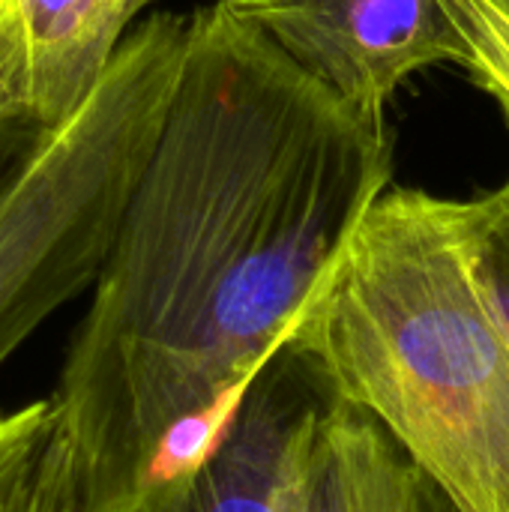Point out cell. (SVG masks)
Masks as SVG:
<instances>
[{
    "mask_svg": "<svg viewBox=\"0 0 509 512\" xmlns=\"http://www.w3.org/2000/svg\"><path fill=\"white\" fill-rule=\"evenodd\" d=\"M390 186L387 123L216 3L192 15L51 393L84 512H147L201 459Z\"/></svg>",
    "mask_w": 509,
    "mask_h": 512,
    "instance_id": "cell-1",
    "label": "cell"
},
{
    "mask_svg": "<svg viewBox=\"0 0 509 512\" xmlns=\"http://www.w3.org/2000/svg\"><path fill=\"white\" fill-rule=\"evenodd\" d=\"M294 339L462 512H509V342L468 255L465 201L390 186Z\"/></svg>",
    "mask_w": 509,
    "mask_h": 512,
    "instance_id": "cell-2",
    "label": "cell"
},
{
    "mask_svg": "<svg viewBox=\"0 0 509 512\" xmlns=\"http://www.w3.org/2000/svg\"><path fill=\"white\" fill-rule=\"evenodd\" d=\"M189 27L171 12L138 21L66 126L0 147V369L93 288L162 132Z\"/></svg>",
    "mask_w": 509,
    "mask_h": 512,
    "instance_id": "cell-3",
    "label": "cell"
},
{
    "mask_svg": "<svg viewBox=\"0 0 509 512\" xmlns=\"http://www.w3.org/2000/svg\"><path fill=\"white\" fill-rule=\"evenodd\" d=\"M339 393L288 339L249 378L201 459L147 512H294L300 474Z\"/></svg>",
    "mask_w": 509,
    "mask_h": 512,
    "instance_id": "cell-4",
    "label": "cell"
},
{
    "mask_svg": "<svg viewBox=\"0 0 509 512\" xmlns=\"http://www.w3.org/2000/svg\"><path fill=\"white\" fill-rule=\"evenodd\" d=\"M303 72L375 123L396 90L435 63H459L444 0H216Z\"/></svg>",
    "mask_w": 509,
    "mask_h": 512,
    "instance_id": "cell-5",
    "label": "cell"
},
{
    "mask_svg": "<svg viewBox=\"0 0 509 512\" xmlns=\"http://www.w3.org/2000/svg\"><path fill=\"white\" fill-rule=\"evenodd\" d=\"M153 0H0V147L66 126Z\"/></svg>",
    "mask_w": 509,
    "mask_h": 512,
    "instance_id": "cell-6",
    "label": "cell"
},
{
    "mask_svg": "<svg viewBox=\"0 0 509 512\" xmlns=\"http://www.w3.org/2000/svg\"><path fill=\"white\" fill-rule=\"evenodd\" d=\"M294 512H462L363 408L336 399L306 456Z\"/></svg>",
    "mask_w": 509,
    "mask_h": 512,
    "instance_id": "cell-7",
    "label": "cell"
},
{
    "mask_svg": "<svg viewBox=\"0 0 509 512\" xmlns=\"http://www.w3.org/2000/svg\"><path fill=\"white\" fill-rule=\"evenodd\" d=\"M51 399L0 408V512H84L69 441Z\"/></svg>",
    "mask_w": 509,
    "mask_h": 512,
    "instance_id": "cell-8",
    "label": "cell"
},
{
    "mask_svg": "<svg viewBox=\"0 0 509 512\" xmlns=\"http://www.w3.org/2000/svg\"><path fill=\"white\" fill-rule=\"evenodd\" d=\"M459 66L498 102L509 126V18L489 0H444Z\"/></svg>",
    "mask_w": 509,
    "mask_h": 512,
    "instance_id": "cell-9",
    "label": "cell"
},
{
    "mask_svg": "<svg viewBox=\"0 0 509 512\" xmlns=\"http://www.w3.org/2000/svg\"><path fill=\"white\" fill-rule=\"evenodd\" d=\"M465 234L480 291L509 342V180L465 201Z\"/></svg>",
    "mask_w": 509,
    "mask_h": 512,
    "instance_id": "cell-10",
    "label": "cell"
},
{
    "mask_svg": "<svg viewBox=\"0 0 509 512\" xmlns=\"http://www.w3.org/2000/svg\"><path fill=\"white\" fill-rule=\"evenodd\" d=\"M489 3H492V6H495L498 12H504V15L509 18V0H489Z\"/></svg>",
    "mask_w": 509,
    "mask_h": 512,
    "instance_id": "cell-11",
    "label": "cell"
}]
</instances>
